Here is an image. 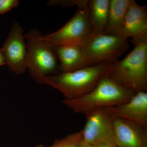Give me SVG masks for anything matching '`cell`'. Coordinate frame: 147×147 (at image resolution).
Wrapping results in <instances>:
<instances>
[{
	"label": "cell",
	"instance_id": "cell-14",
	"mask_svg": "<svg viewBox=\"0 0 147 147\" xmlns=\"http://www.w3.org/2000/svg\"><path fill=\"white\" fill-rule=\"evenodd\" d=\"M131 0H110L105 32L119 34Z\"/></svg>",
	"mask_w": 147,
	"mask_h": 147
},
{
	"label": "cell",
	"instance_id": "cell-2",
	"mask_svg": "<svg viewBox=\"0 0 147 147\" xmlns=\"http://www.w3.org/2000/svg\"><path fill=\"white\" fill-rule=\"evenodd\" d=\"M136 92L129 90L106 74L88 94L72 100L63 99L62 103L76 113H86L99 108L115 107L128 101Z\"/></svg>",
	"mask_w": 147,
	"mask_h": 147
},
{
	"label": "cell",
	"instance_id": "cell-13",
	"mask_svg": "<svg viewBox=\"0 0 147 147\" xmlns=\"http://www.w3.org/2000/svg\"><path fill=\"white\" fill-rule=\"evenodd\" d=\"M110 0H89L87 7L92 34L105 32L108 22Z\"/></svg>",
	"mask_w": 147,
	"mask_h": 147
},
{
	"label": "cell",
	"instance_id": "cell-9",
	"mask_svg": "<svg viewBox=\"0 0 147 147\" xmlns=\"http://www.w3.org/2000/svg\"><path fill=\"white\" fill-rule=\"evenodd\" d=\"M111 114L115 143L118 147H147V129Z\"/></svg>",
	"mask_w": 147,
	"mask_h": 147
},
{
	"label": "cell",
	"instance_id": "cell-10",
	"mask_svg": "<svg viewBox=\"0 0 147 147\" xmlns=\"http://www.w3.org/2000/svg\"><path fill=\"white\" fill-rule=\"evenodd\" d=\"M119 34L131 38L134 44L147 40L146 5H140L131 0Z\"/></svg>",
	"mask_w": 147,
	"mask_h": 147
},
{
	"label": "cell",
	"instance_id": "cell-4",
	"mask_svg": "<svg viewBox=\"0 0 147 147\" xmlns=\"http://www.w3.org/2000/svg\"><path fill=\"white\" fill-rule=\"evenodd\" d=\"M24 37L28 42L26 69L37 83L43 84L45 76L55 74L57 68V56L38 30L32 29Z\"/></svg>",
	"mask_w": 147,
	"mask_h": 147
},
{
	"label": "cell",
	"instance_id": "cell-16",
	"mask_svg": "<svg viewBox=\"0 0 147 147\" xmlns=\"http://www.w3.org/2000/svg\"><path fill=\"white\" fill-rule=\"evenodd\" d=\"M19 2L18 0H0V14L5 13L16 7Z\"/></svg>",
	"mask_w": 147,
	"mask_h": 147
},
{
	"label": "cell",
	"instance_id": "cell-1",
	"mask_svg": "<svg viewBox=\"0 0 147 147\" xmlns=\"http://www.w3.org/2000/svg\"><path fill=\"white\" fill-rule=\"evenodd\" d=\"M111 61L88 66L78 70L47 75L43 84L57 90L66 100L77 99L85 95L96 86L108 72Z\"/></svg>",
	"mask_w": 147,
	"mask_h": 147
},
{
	"label": "cell",
	"instance_id": "cell-8",
	"mask_svg": "<svg viewBox=\"0 0 147 147\" xmlns=\"http://www.w3.org/2000/svg\"><path fill=\"white\" fill-rule=\"evenodd\" d=\"M23 31L19 23L15 22L1 49L5 58L6 64L11 71L18 75L24 73L26 70L27 47Z\"/></svg>",
	"mask_w": 147,
	"mask_h": 147
},
{
	"label": "cell",
	"instance_id": "cell-18",
	"mask_svg": "<svg viewBox=\"0 0 147 147\" xmlns=\"http://www.w3.org/2000/svg\"><path fill=\"white\" fill-rule=\"evenodd\" d=\"M6 64L5 58L3 54L2 51L0 49V66Z\"/></svg>",
	"mask_w": 147,
	"mask_h": 147
},
{
	"label": "cell",
	"instance_id": "cell-7",
	"mask_svg": "<svg viewBox=\"0 0 147 147\" xmlns=\"http://www.w3.org/2000/svg\"><path fill=\"white\" fill-rule=\"evenodd\" d=\"M85 115L86 122L82 130L83 141L94 146L115 142L113 119L107 108L92 110Z\"/></svg>",
	"mask_w": 147,
	"mask_h": 147
},
{
	"label": "cell",
	"instance_id": "cell-12",
	"mask_svg": "<svg viewBox=\"0 0 147 147\" xmlns=\"http://www.w3.org/2000/svg\"><path fill=\"white\" fill-rule=\"evenodd\" d=\"M52 47L60 61L61 72L75 71L90 66L84 57L82 46L62 45Z\"/></svg>",
	"mask_w": 147,
	"mask_h": 147
},
{
	"label": "cell",
	"instance_id": "cell-6",
	"mask_svg": "<svg viewBox=\"0 0 147 147\" xmlns=\"http://www.w3.org/2000/svg\"><path fill=\"white\" fill-rule=\"evenodd\" d=\"M86 0L76 1V13L59 30L43 35V39L52 47L62 45L82 46L92 35L87 13Z\"/></svg>",
	"mask_w": 147,
	"mask_h": 147
},
{
	"label": "cell",
	"instance_id": "cell-3",
	"mask_svg": "<svg viewBox=\"0 0 147 147\" xmlns=\"http://www.w3.org/2000/svg\"><path fill=\"white\" fill-rule=\"evenodd\" d=\"M134 45L122 60L111 61L107 74L135 92L147 91V40Z\"/></svg>",
	"mask_w": 147,
	"mask_h": 147
},
{
	"label": "cell",
	"instance_id": "cell-17",
	"mask_svg": "<svg viewBox=\"0 0 147 147\" xmlns=\"http://www.w3.org/2000/svg\"><path fill=\"white\" fill-rule=\"evenodd\" d=\"M94 147H118L114 141L107 142Z\"/></svg>",
	"mask_w": 147,
	"mask_h": 147
},
{
	"label": "cell",
	"instance_id": "cell-5",
	"mask_svg": "<svg viewBox=\"0 0 147 147\" xmlns=\"http://www.w3.org/2000/svg\"><path fill=\"white\" fill-rule=\"evenodd\" d=\"M127 38L104 32L92 34L82 46L88 65L117 60L128 50Z\"/></svg>",
	"mask_w": 147,
	"mask_h": 147
},
{
	"label": "cell",
	"instance_id": "cell-15",
	"mask_svg": "<svg viewBox=\"0 0 147 147\" xmlns=\"http://www.w3.org/2000/svg\"><path fill=\"white\" fill-rule=\"evenodd\" d=\"M83 140L82 130L69 134L65 137L55 140L50 146L38 144L33 147H77Z\"/></svg>",
	"mask_w": 147,
	"mask_h": 147
},
{
	"label": "cell",
	"instance_id": "cell-11",
	"mask_svg": "<svg viewBox=\"0 0 147 147\" xmlns=\"http://www.w3.org/2000/svg\"><path fill=\"white\" fill-rule=\"evenodd\" d=\"M107 109L114 115L147 129V91L137 92L125 103Z\"/></svg>",
	"mask_w": 147,
	"mask_h": 147
},
{
	"label": "cell",
	"instance_id": "cell-19",
	"mask_svg": "<svg viewBox=\"0 0 147 147\" xmlns=\"http://www.w3.org/2000/svg\"><path fill=\"white\" fill-rule=\"evenodd\" d=\"M77 147H94V146L88 144V143H86V142H84L83 140L81 142V143L78 145Z\"/></svg>",
	"mask_w": 147,
	"mask_h": 147
}]
</instances>
